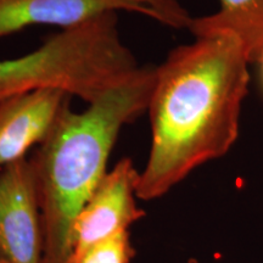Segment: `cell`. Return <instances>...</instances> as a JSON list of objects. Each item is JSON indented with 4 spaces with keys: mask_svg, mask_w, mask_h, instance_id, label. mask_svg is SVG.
I'll return each mask as SVG.
<instances>
[{
    "mask_svg": "<svg viewBox=\"0 0 263 263\" xmlns=\"http://www.w3.org/2000/svg\"><path fill=\"white\" fill-rule=\"evenodd\" d=\"M250 64L233 35L203 33L174 48L155 67L147 106L151 144L139 172L138 199H160L232 149L239 136Z\"/></svg>",
    "mask_w": 263,
    "mask_h": 263,
    "instance_id": "6da1fadb",
    "label": "cell"
},
{
    "mask_svg": "<svg viewBox=\"0 0 263 263\" xmlns=\"http://www.w3.org/2000/svg\"><path fill=\"white\" fill-rule=\"evenodd\" d=\"M154 78L155 67H140L82 112L66 104L29 159L41 210L42 263H67L76 217L106 174L121 129L147 111Z\"/></svg>",
    "mask_w": 263,
    "mask_h": 263,
    "instance_id": "7a4b0ae2",
    "label": "cell"
},
{
    "mask_svg": "<svg viewBox=\"0 0 263 263\" xmlns=\"http://www.w3.org/2000/svg\"><path fill=\"white\" fill-rule=\"evenodd\" d=\"M140 67L120 37L117 12H107L61 29L29 54L0 60V101L60 89L90 104Z\"/></svg>",
    "mask_w": 263,
    "mask_h": 263,
    "instance_id": "3957f363",
    "label": "cell"
},
{
    "mask_svg": "<svg viewBox=\"0 0 263 263\" xmlns=\"http://www.w3.org/2000/svg\"><path fill=\"white\" fill-rule=\"evenodd\" d=\"M139 12L172 28L192 16L179 0H0V39L31 26L73 27L107 12Z\"/></svg>",
    "mask_w": 263,
    "mask_h": 263,
    "instance_id": "277c9868",
    "label": "cell"
},
{
    "mask_svg": "<svg viewBox=\"0 0 263 263\" xmlns=\"http://www.w3.org/2000/svg\"><path fill=\"white\" fill-rule=\"evenodd\" d=\"M139 171L128 157L107 171L76 217L71 230V256L78 257L145 217L137 205Z\"/></svg>",
    "mask_w": 263,
    "mask_h": 263,
    "instance_id": "5b68a950",
    "label": "cell"
},
{
    "mask_svg": "<svg viewBox=\"0 0 263 263\" xmlns=\"http://www.w3.org/2000/svg\"><path fill=\"white\" fill-rule=\"evenodd\" d=\"M43 230L29 160L0 168V259L42 263Z\"/></svg>",
    "mask_w": 263,
    "mask_h": 263,
    "instance_id": "8992f818",
    "label": "cell"
},
{
    "mask_svg": "<svg viewBox=\"0 0 263 263\" xmlns=\"http://www.w3.org/2000/svg\"><path fill=\"white\" fill-rule=\"evenodd\" d=\"M71 95L60 89H39L0 101V168L26 159L50 133Z\"/></svg>",
    "mask_w": 263,
    "mask_h": 263,
    "instance_id": "52a82bcc",
    "label": "cell"
},
{
    "mask_svg": "<svg viewBox=\"0 0 263 263\" xmlns=\"http://www.w3.org/2000/svg\"><path fill=\"white\" fill-rule=\"evenodd\" d=\"M213 14L193 17L188 29L193 35L226 33L238 39L255 62L263 51V0H218Z\"/></svg>",
    "mask_w": 263,
    "mask_h": 263,
    "instance_id": "ba28073f",
    "label": "cell"
},
{
    "mask_svg": "<svg viewBox=\"0 0 263 263\" xmlns=\"http://www.w3.org/2000/svg\"><path fill=\"white\" fill-rule=\"evenodd\" d=\"M136 255L130 242L129 230H122L99 242L78 257H70L67 263H129Z\"/></svg>",
    "mask_w": 263,
    "mask_h": 263,
    "instance_id": "9c48e42d",
    "label": "cell"
},
{
    "mask_svg": "<svg viewBox=\"0 0 263 263\" xmlns=\"http://www.w3.org/2000/svg\"><path fill=\"white\" fill-rule=\"evenodd\" d=\"M255 64H257L258 66V71H259V76H261V81L263 84V51L259 54V57L256 59Z\"/></svg>",
    "mask_w": 263,
    "mask_h": 263,
    "instance_id": "30bf717a",
    "label": "cell"
},
{
    "mask_svg": "<svg viewBox=\"0 0 263 263\" xmlns=\"http://www.w3.org/2000/svg\"><path fill=\"white\" fill-rule=\"evenodd\" d=\"M186 263H200V261L195 257H192V258H189L188 261H186Z\"/></svg>",
    "mask_w": 263,
    "mask_h": 263,
    "instance_id": "8fae6325",
    "label": "cell"
},
{
    "mask_svg": "<svg viewBox=\"0 0 263 263\" xmlns=\"http://www.w3.org/2000/svg\"><path fill=\"white\" fill-rule=\"evenodd\" d=\"M0 263H6V262H4V261H2V259H0Z\"/></svg>",
    "mask_w": 263,
    "mask_h": 263,
    "instance_id": "7c38bea8",
    "label": "cell"
}]
</instances>
